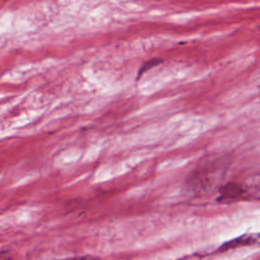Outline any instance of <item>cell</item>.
<instances>
[{
  "label": "cell",
  "mask_w": 260,
  "mask_h": 260,
  "mask_svg": "<svg viewBox=\"0 0 260 260\" xmlns=\"http://www.w3.org/2000/svg\"><path fill=\"white\" fill-rule=\"evenodd\" d=\"M162 62H164V60L160 59V58H151V59L145 61V62L142 63V65L139 67V69H138V71H137V77H136V78L139 79L145 72H147V71L150 70L151 68H153V67H155V66H157V65H159V64H161Z\"/></svg>",
  "instance_id": "5"
},
{
  "label": "cell",
  "mask_w": 260,
  "mask_h": 260,
  "mask_svg": "<svg viewBox=\"0 0 260 260\" xmlns=\"http://www.w3.org/2000/svg\"><path fill=\"white\" fill-rule=\"evenodd\" d=\"M55 260H100V259L89 256V255H85V256H75V257H68V258L55 259Z\"/></svg>",
  "instance_id": "6"
},
{
  "label": "cell",
  "mask_w": 260,
  "mask_h": 260,
  "mask_svg": "<svg viewBox=\"0 0 260 260\" xmlns=\"http://www.w3.org/2000/svg\"><path fill=\"white\" fill-rule=\"evenodd\" d=\"M230 165V158L223 154H210L203 157L186 180V187L192 194H204L212 191L222 180Z\"/></svg>",
  "instance_id": "1"
},
{
  "label": "cell",
  "mask_w": 260,
  "mask_h": 260,
  "mask_svg": "<svg viewBox=\"0 0 260 260\" xmlns=\"http://www.w3.org/2000/svg\"><path fill=\"white\" fill-rule=\"evenodd\" d=\"M254 244H260V234H250V235H242L235 239H232L225 243H223L219 248L218 251L224 252L232 249H237L240 247L250 246Z\"/></svg>",
  "instance_id": "3"
},
{
  "label": "cell",
  "mask_w": 260,
  "mask_h": 260,
  "mask_svg": "<svg viewBox=\"0 0 260 260\" xmlns=\"http://www.w3.org/2000/svg\"><path fill=\"white\" fill-rule=\"evenodd\" d=\"M246 200L260 201V174L249 177L244 183Z\"/></svg>",
  "instance_id": "4"
},
{
  "label": "cell",
  "mask_w": 260,
  "mask_h": 260,
  "mask_svg": "<svg viewBox=\"0 0 260 260\" xmlns=\"http://www.w3.org/2000/svg\"><path fill=\"white\" fill-rule=\"evenodd\" d=\"M218 201L223 203L246 200V193L243 183L230 182L218 188Z\"/></svg>",
  "instance_id": "2"
},
{
  "label": "cell",
  "mask_w": 260,
  "mask_h": 260,
  "mask_svg": "<svg viewBox=\"0 0 260 260\" xmlns=\"http://www.w3.org/2000/svg\"><path fill=\"white\" fill-rule=\"evenodd\" d=\"M0 260H17L9 251H0Z\"/></svg>",
  "instance_id": "7"
}]
</instances>
